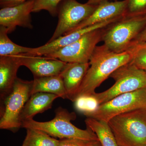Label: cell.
Here are the masks:
<instances>
[{
    "label": "cell",
    "instance_id": "6da1fadb",
    "mask_svg": "<svg viewBox=\"0 0 146 146\" xmlns=\"http://www.w3.org/2000/svg\"><path fill=\"white\" fill-rule=\"evenodd\" d=\"M132 57L129 50L117 53L104 44L97 46L89 61L90 67L76 99L80 96L94 94L95 90L112 73L121 66L130 63Z\"/></svg>",
    "mask_w": 146,
    "mask_h": 146
},
{
    "label": "cell",
    "instance_id": "7a4b0ae2",
    "mask_svg": "<svg viewBox=\"0 0 146 146\" xmlns=\"http://www.w3.org/2000/svg\"><path fill=\"white\" fill-rule=\"evenodd\" d=\"M108 124L119 146H146V108L117 115Z\"/></svg>",
    "mask_w": 146,
    "mask_h": 146
},
{
    "label": "cell",
    "instance_id": "3957f363",
    "mask_svg": "<svg viewBox=\"0 0 146 146\" xmlns=\"http://www.w3.org/2000/svg\"><path fill=\"white\" fill-rule=\"evenodd\" d=\"M76 115L67 109L59 107L55 110V116L53 119L46 122H39L33 119L22 123V127L39 129L52 137L60 138H76L89 141H99L92 131L78 128L71 122L76 119Z\"/></svg>",
    "mask_w": 146,
    "mask_h": 146
},
{
    "label": "cell",
    "instance_id": "277c9868",
    "mask_svg": "<svg viewBox=\"0 0 146 146\" xmlns=\"http://www.w3.org/2000/svg\"><path fill=\"white\" fill-rule=\"evenodd\" d=\"M33 80L17 78L13 89L2 101L0 128L16 132L22 127L20 120L24 107L31 96Z\"/></svg>",
    "mask_w": 146,
    "mask_h": 146
},
{
    "label": "cell",
    "instance_id": "5b68a950",
    "mask_svg": "<svg viewBox=\"0 0 146 146\" xmlns=\"http://www.w3.org/2000/svg\"><path fill=\"white\" fill-rule=\"evenodd\" d=\"M146 26V15L124 16L106 30L104 44L117 53L129 48L131 44Z\"/></svg>",
    "mask_w": 146,
    "mask_h": 146
},
{
    "label": "cell",
    "instance_id": "8992f818",
    "mask_svg": "<svg viewBox=\"0 0 146 146\" xmlns=\"http://www.w3.org/2000/svg\"><path fill=\"white\" fill-rule=\"evenodd\" d=\"M115 83L106 91L93 94L100 105L117 96L146 87V72L131 63L121 66L110 76Z\"/></svg>",
    "mask_w": 146,
    "mask_h": 146
},
{
    "label": "cell",
    "instance_id": "52a82bcc",
    "mask_svg": "<svg viewBox=\"0 0 146 146\" xmlns=\"http://www.w3.org/2000/svg\"><path fill=\"white\" fill-rule=\"evenodd\" d=\"M104 28L89 32L71 44L44 56L66 63H89L97 44L102 41Z\"/></svg>",
    "mask_w": 146,
    "mask_h": 146
},
{
    "label": "cell",
    "instance_id": "ba28073f",
    "mask_svg": "<svg viewBox=\"0 0 146 146\" xmlns=\"http://www.w3.org/2000/svg\"><path fill=\"white\" fill-rule=\"evenodd\" d=\"M146 108V87L117 96L100 105L88 117L108 122L117 115Z\"/></svg>",
    "mask_w": 146,
    "mask_h": 146
},
{
    "label": "cell",
    "instance_id": "9c48e42d",
    "mask_svg": "<svg viewBox=\"0 0 146 146\" xmlns=\"http://www.w3.org/2000/svg\"><path fill=\"white\" fill-rule=\"evenodd\" d=\"M98 5L81 3L76 0H63L58 8L56 28L48 42L70 32L91 16Z\"/></svg>",
    "mask_w": 146,
    "mask_h": 146
},
{
    "label": "cell",
    "instance_id": "30bf717a",
    "mask_svg": "<svg viewBox=\"0 0 146 146\" xmlns=\"http://www.w3.org/2000/svg\"><path fill=\"white\" fill-rule=\"evenodd\" d=\"M35 0H28L12 7H3L0 10V26L5 27L9 33L17 27L32 29L31 13Z\"/></svg>",
    "mask_w": 146,
    "mask_h": 146
},
{
    "label": "cell",
    "instance_id": "8fae6325",
    "mask_svg": "<svg viewBox=\"0 0 146 146\" xmlns=\"http://www.w3.org/2000/svg\"><path fill=\"white\" fill-rule=\"evenodd\" d=\"M18 55L21 66L28 68L34 78L58 75L67 63L56 58L35 56L28 54Z\"/></svg>",
    "mask_w": 146,
    "mask_h": 146
},
{
    "label": "cell",
    "instance_id": "7c38bea8",
    "mask_svg": "<svg viewBox=\"0 0 146 146\" xmlns=\"http://www.w3.org/2000/svg\"><path fill=\"white\" fill-rule=\"evenodd\" d=\"M127 5V0L102 2L98 4L91 16L69 33L102 22L122 18L125 16Z\"/></svg>",
    "mask_w": 146,
    "mask_h": 146
},
{
    "label": "cell",
    "instance_id": "4fadbf2b",
    "mask_svg": "<svg viewBox=\"0 0 146 146\" xmlns=\"http://www.w3.org/2000/svg\"><path fill=\"white\" fill-rule=\"evenodd\" d=\"M121 18H116L102 22L63 35L52 42H47L46 44L41 46L33 48L32 52L28 54L35 56H45L71 44L89 32L100 29L104 28L119 21Z\"/></svg>",
    "mask_w": 146,
    "mask_h": 146
},
{
    "label": "cell",
    "instance_id": "5bb4252c",
    "mask_svg": "<svg viewBox=\"0 0 146 146\" xmlns=\"http://www.w3.org/2000/svg\"><path fill=\"white\" fill-rule=\"evenodd\" d=\"M90 63H67L60 72L68 100L74 102L81 86Z\"/></svg>",
    "mask_w": 146,
    "mask_h": 146
},
{
    "label": "cell",
    "instance_id": "9a60e30c",
    "mask_svg": "<svg viewBox=\"0 0 146 146\" xmlns=\"http://www.w3.org/2000/svg\"><path fill=\"white\" fill-rule=\"evenodd\" d=\"M18 55L0 56V98L1 102L13 89L17 73L21 66Z\"/></svg>",
    "mask_w": 146,
    "mask_h": 146
},
{
    "label": "cell",
    "instance_id": "2e32d148",
    "mask_svg": "<svg viewBox=\"0 0 146 146\" xmlns=\"http://www.w3.org/2000/svg\"><path fill=\"white\" fill-rule=\"evenodd\" d=\"M59 98L55 94L43 92H39L31 95L21 113L20 117L21 123L27 120L33 119L37 114L50 109L53 102Z\"/></svg>",
    "mask_w": 146,
    "mask_h": 146
},
{
    "label": "cell",
    "instance_id": "e0dca14e",
    "mask_svg": "<svg viewBox=\"0 0 146 146\" xmlns=\"http://www.w3.org/2000/svg\"><path fill=\"white\" fill-rule=\"evenodd\" d=\"M39 92L55 94L63 99H68L63 79L60 74L34 78L31 95Z\"/></svg>",
    "mask_w": 146,
    "mask_h": 146
},
{
    "label": "cell",
    "instance_id": "ac0fdd59",
    "mask_svg": "<svg viewBox=\"0 0 146 146\" xmlns=\"http://www.w3.org/2000/svg\"><path fill=\"white\" fill-rule=\"evenodd\" d=\"M85 123L86 128L96 135L102 146H119L108 122L87 117Z\"/></svg>",
    "mask_w": 146,
    "mask_h": 146
},
{
    "label": "cell",
    "instance_id": "d6986e66",
    "mask_svg": "<svg viewBox=\"0 0 146 146\" xmlns=\"http://www.w3.org/2000/svg\"><path fill=\"white\" fill-rule=\"evenodd\" d=\"M7 30L0 26V56H16L30 53L33 48L19 46L13 43L9 38Z\"/></svg>",
    "mask_w": 146,
    "mask_h": 146
},
{
    "label": "cell",
    "instance_id": "ffe728a7",
    "mask_svg": "<svg viewBox=\"0 0 146 146\" xmlns=\"http://www.w3.org/2000/svg\"><path fill=\"white\" fill-rule=\"evenodd\" d=\"M59 142L42 130L28 128L22 146H57Z\"/></svg>",
    "mask_w": 146,
    "mask_h": 146
},
{
    "label": "cell",
    "instance_id": "44dd1931",
    "mask_svg": "<svg viewBox=\"0 0 146 146\" xmlns=\"http://www.w3.org/2000/svg\"><path fill=\"white\" fill-rule=\"evenodd\" d=\"M73 102L77 111L82 113L86 117L95 112L100 105L93 94L78 97Z\"/></svg>",
    "mask_w": 146,
    "mask_h": 146
},
{
    "label": "cell",
    "instance_id": "7402d4cb",
    "mask_svg": "<svg viewBox=\"0 0 146 146\" xmlns=\"http://www.w3.org/2000/svg\"><path fill=\"white\" fill-rule=\"evenodd\" d=\"M128 50H130L132 53L130 63L146 72V44H134Z\"/></svg>",
    "mask_w": 146,
    "mask_h": 146
},
{
    "label": "cell",
    "instance_id": "603a6c76",
    "mask_svg": "<svg viewBox=\"0 0 146 146\" xmlns=\"http://www.w3.org/2000/svg\"><path fill=\"white\" fill-rule=\"evenodd\" d=\"M63 0H35L33 12L36 13L42 10L48 11L52 16L58 15L60 3Z\"/></svg>",
    "mask_w": 146,
    "mask_h": 146
},
{
    "label": "cell",
    "instance_id": "cb8c5ba5",
    "mask_svg": "<svg viewBox=\"0 0 146 146\" xmlns=\"http://www.w3.org/2000/svg\"><path fill=\"white\" fill-rule=\"evenodd\" d=\"M146 15V0H127L126 16Z\"/></svg>",
    "mask_w": 146,
    "mask_h": 146
},
{
    "label": "cell",
    "instance_id": "d4e9b609",
    "mask_svg": "<svg viewBox=\"0 0 146 146\" xmlns=\"http://www.w3.org/2000/svg\"><path fill=\"white\" fill-rule=\"evenodd\" d=\"M93 141H86L76 138H65L59 140L57 146H88Z\"/></svg>",
    "mask_w": 146,
    "mask_h": 146
},
{
    "label": "cell",
    "instance_id": "484cf974",
    "mask_svg": "<svg viewBox=\"0 0 146 146\" xmlns=\"http://www.w3.org/2000/svg\"><path fill=\"white\" fill-rule=\"evenodd\" d=\"M28 0H0L1 8L14 6L23 3Z\"/></svg>",
    "mask_w": 146,
    "mask_h": 146
},
{
    "label": "cell",
    "instance_id": "4316f807",
    "mask_svg": "<svg viewBox=\"0 0 146 146\" xmlns=\"http://www.w3.org/2000/svg\"><path fill=\"white\" fill-rule=\"evenodd\" d=\"M136 44H146V26L133 41L131 46Z\"/></svg>",
    "mask_w": 146,
    "mask_h": 146
},
{
    "label": "cell",
    "instance_id": "83f0119b",
    "mask_svg": "<svg viewBox=\"0 0 146 146\" xmlns=\"http://www.w3.org/2000/svg\"><path fill=\"white\" fill-rule=\"evenodd\" d=\"M104 1H108V0H88L87 3L91 5H97L99 4L100 3Z\"/></svg>",
    "mask_w": 146,
    "mask_h": 146
},
{
    "label": "cell",
    "instance_id": "f1b7e54d",
    "mask_svg": "<svg viewBox=\"0 0 146 146\" xmlns=\"http://www.w3.org/2000/svg\"><path fill=\"white\" fill-rule=\"evenodd\" d=\"M88 146H102L100 143L99 141H93L91 144Z\"/></svg>",
    "mask_w": 146,
    "mask_h": 146
}]
</instances>
